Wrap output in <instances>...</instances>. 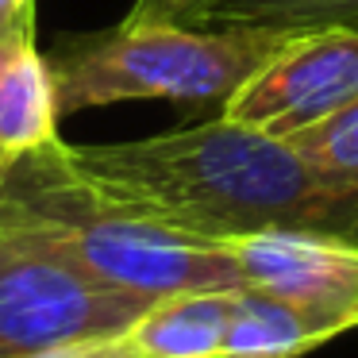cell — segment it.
Masks as SVG:
<instances>
[{"label": "cell", "instance_id": "cell-14", "mask_svg": "<svg viewBox=\"0 0 358 358\" xmlns=\"http://www.w3.org/2000/svg\"><path fill=\"white\" fill-rule=\"evenodd\" d=\"M0 35L35 39V0H0Z\"/></svg>", "mask_w": 358, "mask_h": 358}, {"label": "cell", "instance_id": "cell-17", "mask_svg": "<svg viewBox=\"0 0 358 358\" xmlns=\"http://www.w3.org/2000/svg\"><path fill=\"white\" fill-rule=\"evenodd\" d=\"M0 358H4V355H0Z\"/></svg>", "mask_w": 358, "mask_h": 358}, {"label": "cell", "instance_id": "cell-13", "mask_svg": "<svg viewBox=\"0 0 358 358\" xmlns=\"http://www.w3.org/2000/svg\"><path fill=\"white\" fill-rule=\"evenodd\" d=\"M27 358H135L127 347L124 331L120 335H101V339H81V343H62V347L39 350Z\"/></svg>", "mask_w": 358, "mask_h": 358}, {"label": "cell", "instance_id": "cell-1", "mask_svg": "<svg viewBox=\"0 0 358 358\" xmlns=\"http://www.w3.org/2000/svg\"><path fill=\"white\" fill-rule=\"evenodd\" d=\"M70 158L112 201L204 243L255 231L358 243V181L224 116L131 143H70Z\"/></svg>", "mask_w": 358, "mask_h": 358}, {"label": "cell", "instance_id": "cell-9", "mask_svg": "<svg viewBox=\"0 0 358 358\" xmlns=\"http://www.w3.org/2000/svg\"><path fill=\"white\" fill-rule=\"evenodd\" d=\"M55 139H62L55 78H50L47 55L35 43H27L0 81V150L16 155Z\"/></svg>", "mask_w": 358, "mask_h": 358}, {"label": "cell", "instance_id": "cell-12", "mask_svg": "<svg viewBox=\"0 0 358 358\" xmlns=\"http://www.w3.org/2000/svg\"><path fill=\"white\" fill-rule=\"evenodd\" d=\"M224 0H135L127 24H204Z\"/></svg>", "mask_w": 358, "mask_h": 358}, {"label": "cell", "instance_id": "cell-8", "mask_svg": "<svg viewBox=\"0 0 358 358\" xmlns=\"http://www.w3.org/2000/svg\"><path fill=\"white\" fill-rule=\"evenodd\" d=\"M335 335L343 331L331 320L243 285L235 293L220 358H301Z\"/></svg>", "mask_w": 358, "mask_h": 358}, {"label": "cell", "instance_id": "cell-10", "mask_svg": "<svg viewBox=\"0 0 358 358\" xmlns=\"http://www.w3.org/2000/svg\"><path fill=\"white\" fill-rule=\"evenodd\" d=\"M204 24H270V27H324L358 24V0H224Z\"/></svg>", "mask_w": 358, "mask_h": 358}, {"label": "cell", "instance_id": "cell-6", "mask_svg": "<svg viewBox=\"0 0 358 358\" xmlns=\"http://www.w3.org/2000/svg\"><path fill=\"white\" fill-rule=\"evenodd\" d=\"M243 285L331 320L339 331L358 327V243L304 231H255L220 243Z\"/></svg>", "mask_w": 358, "mask_h": 358}, {"label": "cell", "instance_id": "cell-15", "mask_svg": "<svg viewBox=\"0 0 358 358\" xmlns=\"http://www.w3.org/2000/svg\"><path fill=\"white\" fill-rule=\"evenodd\" d=\"M27 43H35V39H20V35H0V81H4V73H8L12 58H16L20 50L27 47Z\"/></svg>", "mask_w": 358, "mask_h": 358}, {"label": "cell", "instance_id": "cell-7", "mask_svg": "<svg viewBox=\"0 0 358 358\" xmlns=\"http://www.w3.org/2000/svg\"><path fill=\"white\" fill-rule=\"evenodd\" d=\"M239 289H193L158 296L124 331L135 358H220Z\"/></svg>", "mask_w": 358, "mask_h": 358}, {"label": "cell", "instance_id": "cell-3", "mask_svg": "<svg viewBox=\"0 0 358 358\" xmlns=\"http://www.w3.org/2000/svg\"><path fill=\"white\" fill-rule=\"evenodd\" d=\"M301 27L270 24H127L58 35L47 50L58 120L124 101H166L185 112L224 104L293 43Z\"/></svg>", "mask_w": 358, "mask_h": 358}, {"label": "cell", "instance_id": "cell-4", "mask_svg": "<svg viewBox=\"0 0 358 358\" xmlns=\"http://www.w3.org/2000/svg\"><path fill=\"white\" fill-rule=\"evenodd\" d=\"M150 296L108 285L39 235L0 227V355L27 358L62 343L120 335Z\"/></svg>", "mask_w": 358, "mask_h": 358}, {"label": "cell", "instance_id": "cell-5", "mask_svg": "<svg viewBox=\"0 0 358 358\" xmlns=\"http://www.w3.org/2000/svg\"><path fill=\"white\" fill-rule=\"evenodd\" d=\"M358 101V24L301 27L220 116L270 139H293Z\"/></svg>", "mask_w": 358, "mask_h": 358}, {"label": "cell", "instance_id": "cell-2", "mask_svg": "<svg viewBox=\"0 0 358 358\" xmlns=\"http://www.w3.org/2000/svg\"><path fill=\"white\" fill-rule=\"evenodd\" d=\"M0 227L39 235L108 285L150 301L193 289H243L220 243L170 231L112 201L73 166L66 139L0 158Z\"/></svg>", "mask_w": 358, "mask_h": 358}, {"label": "cell", "instance_id": "cell-16", "mask_svg": "<svg viewBox=\"0 0 358 358\" xmlns=\"http://www.w3.org/2000/svg\"><path fill=\"white\" fill-rule=\"evenodd\" d=\"M0 158H4V150H0Z\"/></svg>", "mask_w": 358, "mask_h": 358}, {"label": "cell", "instance_id": "cell-11", "mask_svg": "<svg viewBox=\"0 0 358 358\" xmlns=\"http://www.w3.org/2000/svg\"><path fill=\"white\" fill-rule=\"evenodd\" d=\"M293 150L308 158L316 170L331 173V178L358 181V101L335 112L331 120L308 127V131L293 135Z\"/></svg>", "mask_w": 358, "mask_h": 358}]
</instances>
